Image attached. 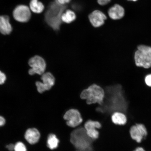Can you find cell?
I'll use <instances>...</instances> for the list:
<instances>
[{
	"instance_id": "1",
	"label": "cell",
	"mask_w": 151,
	"mask_h": 151,
	"mask_svg": "<svg viewBox=\"0 0 151 151\" xmlns=\"http://www.w3.org/2000/svg\"><path fill=\"white\" fill-rule=\"evenodd\" d=\"M93 140L87 135L86 130L82 124L74 128L71 134V142L77 150H88L91 147Z\"/></svg>"
},
{
	"instance_id": "2",
	"label": "cell",
	"mask_w": 151,
	"mask_h": 151,
	"mask_svg": "<svg viewBox=\"0 0 151 151\" xmlns=\"http://www.w3.org/2000/svg\"><path fill=\"white\" fill-rule=\"evenodd\" d=\"M105 96L104 90L101 87L94 84L90 86L81 92V99L86 100L88 105L97 104L99 105L103 104Z\"/></svg>"
},
{
	"instance_id": "3",
	"label": "cell",
	"mask_w": 151,
	"mask_h": 151,
	"mask_svg": "<svg viewBox=\"0 0 151 151\" xmlns=\"http://www.w3.org/2000/svg\"><path fill=\"white\" fill-rule=\"evenodd\" d=\"M135 52L134 61L138 67L148 69L151 68V46L139 45Z\"/></svg>"
},
{
	"instance_id": "4",
	"label": "cell",
	"mask_w": 151,
	"mask_h": 151,
	"mask_svg": "<svg viewBox=\"0 0 151 151\" xmlns=\"http://www.w3.org/2000/svg\"><path fill=\"white\" fill-rule=\"evenodd\" d=\"M63 117L67 125L73 128L78 127L83 122L81 113L77 109L72 108L68 109L64 114Z\"/></svg>"
},
{
	"instance_id": "5",
	"label": "cell",
	"mask_w": 151,
	"mask_h": 151,
	"mask_svg": "<svg viewBox=\"0 0 151 151\" xmlns=\"http://www.w3.org/2000/svg\"><path fill=\"white\" fill-rule=\"evenodd\" d=\"M12 16L17 22L26 23L29 22L31 18V11L28 6L19 5L15 7L13 10Z\"/></svg>"
},
{
	"instance_id": "6",
	"label": "cell",
	"mask_w": 151,
	"mask_h": 151,
	"mask_svg": "<svg viewBox=\"0 0 151 151\" xmlns=\"http://www.w3.org/2000/svg\"><path fill=\"white\" fill-rule=\"evenodd\" d=\"M28 64L31 67L28 71L30 75L37 74L42 75L45 73L46 64L45 60L41 56H35L30 58Z\"/></svg>"
},
{
	"instance_id": "7",
	"label": "cell",
	"mask_w": 151,
	"mask_h": 151,
	"mask_svg": "<svg viewBox=\"0 0 151 151\" xmlns=\"http://www.w3.org/2000/svg\"><path fill=\"white\" fill-rule=\"evenodd\" d=\"M42 82L37 81L36 82L37 91L42 93L46 91L50 90L55 83V78L51 73H43L41 77Z\"/></svg>"
},
{
	"instance_id": "8",
	"label": "cell",
	"mask_w": 151,
	"mask_h": 151,
	"mask_svg": "<svg viewBox=\"0 0 151 151\" xmlns=\"http://www.w3.org/2000/svg\"><path fill=\"white\" fill-rule=\"evenodd\" d=\"M129 133L132 139L140 143L148 135L147 128L144 124H137L130 128Z\"/></svg>"
},
{
	"instance_id": "9",
	"label": "cell",
	"mask_w": 151,
	"mask_h": 151,
	"mask_svg": "<svg viewBox=\"0 0 151 151\" xmlns=\"http://www.w3.org/2000/svg\"><path fill=\"white\" fill-rule=\"evenodd\" d=\"M88 19L92 26L98 28L104 25L107 20V17L103 11L96 9L88 15Z\"/></svg>"
},
{
	"instance_id": "10",
	"label": "cell",
	"mask_w": 151,
	"mask_h": 151,
	"mask_svg": "<svg viewBox=\"0 0 151 151\" xmlns=\"http://www.w3.org/2000/svg\"><path fill=\"white\" fill-rule=\"evenodd\" d=\"M13 27L8 15H0V33L3 35H9L12 33Z\"/></svg>"
},
{
	"instance_id": "11",
	"label": "cell",
	"mask_w": 151,
	"mask_h": 151,
	"mask_svg": "<svg viewBox=\"0 0 151 151\" xmlns=\"http://www.w3.org/2000/svg\"><path fill=\"white\" fill-rule=\"evenodd\" d=\"M41 136L40 132L36 128L28 129L24 135V137L26 141L31 145H35L38 142Z\"/></svg>"
},
{
	"instance_id": "12",
	"label": "cell",
	"mask_w": 151,
	"mask_h": 151,
	"mask_svg": "<svg viewBox=\"0 0 151 151\" xmlns=\"http://www.w3.org/2000/svg\"><path fill=\"white\" fill-rule=\"evenodd\" d=\"M125 11L123 7L118 4L113 5L108 11L109 18L114 20L120 19L123 17Z\"/></svg>"
},
{
	"instance_id": "13",
	"label": "cell",
	"mask_w": 151,
	"mask_h": 151,
	"mask_svg": "<svg viewBox=\"0 0 151 151\" xmlns=\"http://www.w3.org/2000/svg\"><path fill=\"white\" fill-rule=\"evenodd\" d=\"M77 16L74 11L70 9H66L61 16V19L63 23L70 24L76 19Z\"/></svg>"
},
{
	"instance_id": "14",
	"label": "cell",
	"mask_w": 151,
	"mask_h": 151,
	"mask_svg": "<svg viewBox=\"0 0 151 151\" xmlns=\"http://www.w3.org/2000/svg\"><path fill=\"white\" fill-rule=\"evenodd\" d=\"M29 7L32 12L39 14L44 11L45 7L42 2L39 0H31L29 3Z\"/></svg>"
},
{
	"instance_id": "15",
	"label": "cell",
	"mask_w": 151,
	"mask_h": 151,
	"mask_svg": "<svg viewBox=\"0 0 151 151\" xmlns=\"http://www.w3.org/2000/svg\"><path fill=\"white\" fill-rule=\"evenodd\" d=\"M111 120L113 124L117 125H124L127 122V118L124 113L116 112L111 116Z\"/></svg>"
},
{
	"instance_id": "16",
	"label": "cell",
	"mask_w": 151,
	"mask_h": 151,
	"mask_svg": "<svg viewBox=\"0 0 151 151\" xmlns=\"http://www.w3.org/2000/svg\"><path fill=\"white\" fill-rule=\"evenodd\" d=\"M60 143L59 139L55 134L50 133L47 137L46 144L48 148L53 150L58 148Z\"/></svg>"
},
{
	"instance_id": "17",
	"label": "cell",
	"mask_w": 151,
	"mask_h": 151,
	"mask_svg": "<svg viewBox=\"0 0 151 151\" xmlns=\"http://www.w3.org/2000/svg\"><path fill=\"white\" fill-rule=\"evenodd\" d=\"M84 127L86 130L91 129H99L101 127V123L97 121L88 120L84 124Z\"/></svg>"
},
{
	"instance_id": "18",
	"label": "cell",
	"mask_w": 151,
	"mask_h": 151,
	"mask_svg": "<svg viewBox=\"0 0 151 151\" xmlns=\"http://www.w3.org/2000/svg\"><path fill=\"white\" fill-rule=\"evenodd\" d=\"M87 135L91 139L95 140L99 137V133L97 129H91L86 130Z\"/></svg>"
},
{
	"instance_id": "19",
	"label": "cell",
	"mask_w": 151,
	"mask_h": 151,
	"mask_svg": "<svg viewBox=\"0 0 151 151\" xmlns=\"http://www.w3.org/2000/svg\"><path fill=\"white\" fill-rule=\"evenodd\" d=\"M14 151H27V149L23 143L19 142L14 145Z\"/></svg>"
},
{
	"instance_id": "20",
	"label": "cell",
	"mask_w": 151,
	"mask_h": 151,
	"mask_svg": "<svg viewBox=\"0 0 151 151\" xmlns=\"http://www.w3.org/2000/svg\"><path fill=\"white\" fill-rule=\"evenodd\" d=\"M145 82L147 86L151 87V74L146 76L145 78Z\"/></svg>"
},
{
	"instance_id": "21",
	"label": "cell",
	"mask_w": 151,
	"mask_h": 151,
	"mask_svg": "<svg viewBox=\"0 0 151 151\" xmlns=\"http://www.w3.org/2000/svg\"><path fill=\"white\" fill-rule=\"evenodd\" d=\"M111 0H97V2L100 6H104L108 4Z\"/></svg>"
},
{
	"instance_id": "22",
	"label": "cell",
	"mask_w": 151,
	"mask_h": 151,
	"mask_svg": "<svg viewBox=\"0 0 151 151\" xmlns=\"http://www.w3.org/2000/svg\"><path fill=\"white\" fill-rule=\"evenodd\" d=\"M6 80V76L4 73L0 71V84H2Z\"/></svg>"
},
{
	"instance_id": "23",
	"label": "cell",
	"mask_w": 151,
	"mask_h": 151,
	"mask_svg": "<svg viewBox=\"0 0 151 151\" xmlns=\"http://www.w3.org/2000/svg\"><path fill=\"white\" fill-rule=\"evenodd\" d=\"M56 1L59 4L65 5L68 4L72 0H56Z\"/></svg>"
},
{
	"instance_id": "24",
	"label": "cell",
	"mask_w": 151,
	"mask_h": 151,
	"mask_svg": "<svg viewBox=\"0 0 151 151\" xmlns=\"http://www.w3.org/2000/svg\"><path fill=\"white\" fill-rule=\"evenodd\" d=\"M5 120L3 116H0V127L4 125L5 124Z\"/></svg>"
},
{
	"instance_id": "25",
	"label": "cell",
	"mask_w": 151,
	"mask_h": 151,
	"mask_svg": "<svg viewBox=\"0 0 151 151\" xmlns=\"http://www.w3.org/2000/svg\"><path fill=\"white\" fill-rule=\"evenodd\" d=\"M6 148L10 151H13L14 150V145L13 144H10L7 145Z\"/></svg>"
},
{
	"instance_id": "26",
	"label": "cell",
	"mask_w": 151,
	"mask_h": 151,
	"mask_svg": "<svg viewBox=\"0 0 151 151\" xmlns=\"http://www.w3.org/2000/svg\"><path fill=\"white\" fill-rule=\"evenodd\" d=\"M133 151H146L144 148L142 147H138Z\"/></svg>"
},
{
	"instance_id": "27",
	"label": "cell",
	"mask_w": 151,
	"mask_h": 151,
	"mask_svg": "<svg viewBox=\"0 0 151 151\" xmlns=\"http://www.w3.org/2000/svg\"><path fill=\"white\" fill-rule=\"evenodd\" d=\"M128 1H137V0H128Z\"/></svg>"
}]
</instances>
